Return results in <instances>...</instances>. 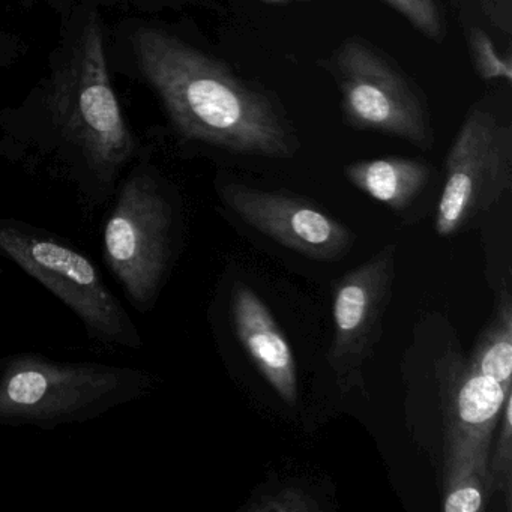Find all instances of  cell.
I'll return each mask as SVG.
<instances>
[{
  "label": "cell",
  "mask_w": 512,
  "mask_h": 512,
  "mask_svg": "<svg viewBox=\"0 0 512 512\" xmlns=\"http://www.w3.org/2000/svg\"><path fill=\"white\" fill-rule=\"evenodd\" d=\"M41 110L43 151L58 155L86 205H104L137 142L110 80L97 11H83L71 26L41 91Z\"/></svg>",
  "instance_id": "1"
},
{
  "label": "cell",
  "mask_w": 512,
  "mask_h": 512,
  "mask_svg": "<svg viewBox=\"0 0 512 512\" xmlns=\"http://www.w3.org/2000/svg\"><path fill=\"white\" fill-rule=\"evenodd\" d=\"M466 368L512 388V298L508 286L500 292L496 314L479 337Z\"/></svg>",
  "instance_id": "13"
},
{
  "label": "cell",
  "mask_w": 512,
  "mask_h": 512,
  "mask_svg": "<svg viewBox=\"0 0 512 512\" xmlns=\"http://www.w3.org/2000/svg\"><path fill=\"white\" fill-rule=\"evenodd\" d=\"M394 244L344 275L334 292V338L328 362L341 391L365 389L362 368L382 337L383 314L392 298Z\"/></svg>",
  "instance_id": "8"
},
{
  "label": "cell",
  "mask_w": 512,
  "mask_h": 512,
  "mask_svg": "<svg viewBox=\"0 0 512 512\" xmlns=\"http://www.w3.org/2000/svg\"><path fill=\"white\" fill-rule=\"evenodd\" d=\"M335 67L349 124L431 148L433 131L424 106L404 77L370 44L358 38L344 41Z\"/></svg>",
  "instance_id": "7"
},
{
  "label": "cell",
  "mask_w": 512,
  "mask_h": 512,
  "mask_svg": "<svg viewBox=\"0 0 512 512\" xmlns=\"http://www.w3.org/2000/svg\"><path fill=\"white\" fill-rule=\"evenodd\" d=\"M470 49H472L476 73L482 80L485 82H491V80L511 82V61L497 53L493 41L481 29L475 28L470 32Z\"/></svg>",
  "instance_id": "17"
},
{
  "label": "cell",
  "mask_w": 512,
  "mask_h": 512,
  "mask_svg": "<svg viewBox=\"0 0 512 512\" xmlns=\"http://www.w3.org/2000/svg\"><path fill=\"white\" fill-rule=\"evenodd\" d=\"M397 10L413 28L428 40L442 41L445 37L442 13L436 0H385Z\"/></svg>",
  "instance_id": "16"
},
{
  "label": "cell",
  "mask_w": 512,
  "mask_h": 512,
  "mask_svg": "<svg viewBox=\"0 0 512 512\" xmlns=\"http://www.w3.org/2000/svg\"><path fill=\"white\" fill-rule=\"evenodd\" d=\"M16 50L13 37L0 31V67H4L5 62L11 61L14 58Z\"/></svg>",
  "instance_id": "19"
},
{
  "label": "cell",
  "mask_w": 512,
  "mask_h": 512,
  "mask_svg": "<svg viewBox=\"0 0 512 512\" xmlns=\"http://www.w3.org/2000/svg\"><path fill=\"white\" fill-rule=\"evenodd\" d=\"M511 389L467 368L461 371L446 401L445 460L472 458L488 466L494 430Z\"/></svg>",
  "instance_id": "10"
},
{
  "label": "cell",
  "mask_w": 512,
  "mask_h": 512,
  "mask_svg": "<svg viewBox=\"0 0 512 512\" xmlns=\"http://www.w3.org/2000/svg\"><path fill=\"white\" fill-rule=\"evenodd\" d=\"M512 182V133L490 110L467 115L446 158V179L436 214L437 235H455L508 193Z\"/></svg>",
  "instance_id": "6"
},
{
  "label": "cell",
  "mask_w": 512,
  "mask_h": 512,
  "mask_svg": "<svg viewBox=\"0 0 512 512\" xmlns=\"http://www.w3.org/2000/svg\"><path fill=\"white\" fill-rule=\"evenodd\" d=\"M500 433L488 457V484L491 494L503 497L506 509H512V389L503 401L500 412Z\"/></svg>",
  "instance_id": "15"
},
{
  "label": "cell",
  "mask_w": 512,
  "mask_h": 512,
  "mask_svg": "<svg viewBox=\"0 0 512 512\" xmlns=\"http://www.w3.org/2000/svg\"><path fill=\"white\" fill-rule=\"evenodd\" d=\"M0 256L43 284L82 322L89 340L140 349L133 317L104 281L97 263L49 230L0 215Z\"/></svg>",
  "instance_id": "5"
},
{
  "label": "cell",
  "mask_w": 512,
  "mask_h": 512,
  "mask_svg": "<svg viewBox=\"0 0 512 512\" xmlns=\"http://www.w3.org/2000/svg\"><path fill=\"white\" fill-rule=\"evenodd\" d=\"M154 386L155 377L139 368L34 352L0 356V427L83 424L146 397Z\"/></svg>",
  "instance_id": "3"
},
{
  "label": "cell",
  "mask_w": 512,
  "mask_h": 512,
  "mask_svg": "<svg viewBox=\"0 0 512 512\" xmlns=\"http://www.w3.org/2000/svg\"><path fill=\"white\" fill-rule=\"evenodd\" d=\"M491 496L488 466L472 458L445 460L446 512H479Z\"/></svg>",
  "instance_id": "14"
},
{
  "label": "cell",
  "mask_w": 512,
  "mask_h": 512,
  "mask_svg": "<svg viewBox=\"0 0 512 512\" xmlns=\"http://www.w3.org/2000/svg\"><path fill=\"white\" fill-rule=\"evenodd\" d=\"M218 196L245 223L311 259H338L352 245L346 226L298 197L242 184L220 185Z\"/></svg>",
  "instance_id": "9"
},
{
  "label": "cell",
  "mask_w": 512,
  "mask_h": 512,
  "mask_svg": "<svg viewBox=\"0 0 512 512\" xmlns=\"http://www.w3.org/2000/svg\"><path fill=\"white\" fill-rule=\"evenodd\" d=\"M103 226V257L131 307L154 310L175 259L178 211L157 172L134 169L116 188Z\"/></svg>",
  "instance_id": "4"
},
{
  "label": "cell",
  "mask_w": 512,
  "mask_h": 512,
  "mask_svg": "<svg viewBox=\"0 0 512 512\" xmlns=\"http://www.w3.org/2000/svg\"><path fill=\"white\" fill-rule=\"evenodd\" d=\"M268 2H286V0H268Z\"/></svg>",
  "instance_id": "20"
},
{
  "label": "cell",
  "mask_w": 512,
  "mask_h": 512,
  "mask_svg": "<svg viewBox=\"0 0 512 512\" xmlns=\"http://www.w3.org/2000/svg\"><path fill=\"white\" fill-rule=\"evenodd\" d=\"M244 509L248 512H319L322 508L310 491L287 485L274 493L262 494Z\"/></svg>",
  "instance_id": "18"
},
{
  "label": "cell",
  "mask_w": 512,
  "mask_h": 512,
  "mask_svg": "<svg viewBox=\"0 0 512 512\" xmlns=\"http://www.w3.org/2000/svg\"><path fill=\"white\" fill-rule=\"evenodd\" d=\"M133 47L140 73L184 139L260 157L284 158L295 151L277 107L217 59L149 26L137 29Z\"/></svg>",
  "instance_id": "2"
},
{
  "label": "cell",
  "mask_w": 512,
  "mask_h": 512,
  "mask_svg": "<svg viewBox=\"0 0 512 512\" xmlns=\"http://www.w3.org/2000/svg\"><path fill=\"white\" fill-rule=\"evenodd\" d=\"M232 317L236 335L266 382L281 400L298 401L295 356L265 302L245 283L232 289Z\"/></svg>",
  "instance_id": "11"
},
{
  "label": "cell",
  "mask_w": 512,
  "mask_h": 512,
  "mask_svg": "<svg viewBox=\"0 0 512 512\" xmlns=\"http://www.w3.org/2000/svg\"><path fill=\"white\" fill-rule=\"evenodd\" d=\"M344 173L358 190L371 199L394 211H404L424 190L431 169L421 161L389 157L350 164Z\"/></svg>",
  "instance_id": "12"
}]
</instances>
